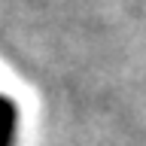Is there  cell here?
I'll return each instance as SVG.
<instances>
[{"label":"cell","mask_w":146,"mask_h":146,"mask_svg":"<svg viewBox=\"0 0 146 146\" xmlns=\"http://www.w3.org/2000/svg\"><path fill=\"white\" fill-rule=\"evenodd\" d=\"M15 128H18V110L12 100L0 94V146L15 143Z\"/></svg>","instance_id":"obj_1"}]
</instances>
